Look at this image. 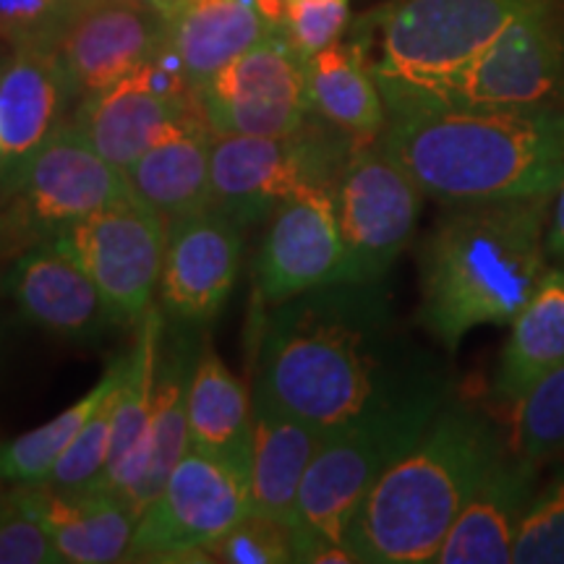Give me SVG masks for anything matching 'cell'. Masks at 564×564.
I'll use <instances>...</instances> for the list:
<instances>
[{"label": "cell", "mask_w": 564, "mask_h": 564, "mask_svg": "<svg viewBox=\"0 0 564 564\" xmlns=\"http://www.w3.org/2000/svg\"><path fill=\"white\" fill-rule=\"evenodd\" d=\"M79 0H0V45L55 47Z\"/></svg>", "instance_id": "cell-36"}, {"label": "cell", "mask_w": 564, "mask_h": 564, "mask_svg": "<svg viewBox=\"0 0 564 564\" xmlns=\"http://www.w3.org/2000/svg\"><path fill=\"white\" fill-rule=\"evenodd\" d=\"M423 199L379 137L356 139L335 192L345 282H379L411 243Z\"/></svg>", "instance_id": "cell-9"}, {"label": "cell", "mask_w": 564, "mask_h": 564, "mask_svg": "<svg viewBox=\"0 0 564 564\" xmlns=\"http://www.w3.org/2000/svg\"><path fill=\"white\" fill-rule=\"evenodd\" d=\"M76 100L55 47H13L0 61V171L37 152Z\"/></svg>", "instance_id": "cell-20"}, {"label": "cell", "mask_w": 564, "mask_h": 564, "mask_svg": "<svg viewBox=\"0 0 564 564\" xmlns=\"http://www.w3.org/2000/svg\"><path fill=\"white\" fill-rule=\"evenodd\" d=\"M167 37V21L150 6L126 0H79L63 26L61 55L79 100L110 89L147 61Z\"/></svg>", "instance_id": "cell-16"}, {"label": "cell", "mask_w": 564, "mask_h": 564, "mask_svg": "<svg viewBox=\"0 0 564 564\" xmlns=\"http://www.w3.org/2000/svg\"><path fill=\"white\" fill-rule=\"evenodd\" d=\"M126 358H129V352L112 358L100 382L61 415H55L53 421L0 444V484H45L55 463L66 453L68 444L76 440L89 415L97 411L110 387L123 377Z\"/></svg>", "instance_id": "cell-30"}, {"label": "cell", "mask_w": 564, "mask_h": 564, "mask_svg": "<svg viewBox=\"0 0 564 564\" xmlns=\"http://www.w3.org/2000/svg\"><path fill=\"white\" fill-rule=\"evenodd\" d=\"M554 196L460 204L421 251V322L447 350L474 329L512 324L546 274Z\"/></svg>", "instance_id": "cell-3"}, {"label": "cell", "mask_w": 564, "mask_h": 564, "mask_svg": "<svg viewBox=\"0 0 564 564\" xmlns=\"http://www.w3.org/2000/svg\"><path fill=\"white\" fill-rule=\"evenodd\" d=\"M188 449L225 460L251 478L253 400L217 356L209 333H204L188 390Z\"/></svg>", "instance_id": "cell-25"}, {"label": "cell", "mask_w": 564, "mask_h": 564, "mask_svg": "<svg viewBox=\"0 0 564 564\" xmlns=\"http://www.w3.org/2000/svg\"><path fill=\"white\" fill-rule=\"evenodd\" d=\"M253 282L267 306H280L301 293L345 282V246L335 192L306 188L278 204L253 262Z\"/></svg>", "instance_id": "cell-13"}, {"label": "cell", "mask_w": 564, "mask_h": 564, "mask_svg": "<svg viewBox=\"0 0 564 564\" xmlns=\"http://www.w3.org/2000/svg\"><path fill=\"white\" fill-rule=\"evenodd\" d=\"M13 259H17V253H13L9 230H6L3 223V209H0V264H11Z\"/></svg>", "instance_id": "cell-39"}, {"label": "cell", "mask_w": 564, "mask_h": 564, "mask_svg": "<svg viewBox=\"0 0 564 564\" xmlns=\"http://www.w3.org/2000/svg\"><path fill=\"white\" fill-rule=\"evenodd\" d=\"M319 118V116H316ZM312 112L288 137H212V209L241 228L270 220L280 202L306 188L337 192L352 137Z\"/></svg>", "instance_id": "cell-7"}, {"label": "cell", "mask_w": 564, "mask_h": 564, "mask_svg": "<svg viewBox=\"0 0 564 564\" xmlns=\"http://www.w3.org/2000/svg\"><path fill=\"white\" fill-rule=\"evenodd\" d=\"M564 366V272L546 270L531 299L512 319L499 356L494 390L502 400L525 394L535 382Z\"/></svg>", "instance_id": "cell-29"}, {"label": "cell", "mask_w": 564, "mask_h": 564, "mask_svg": "<svg viewBox=\"0 0 564 564\" xmlns=\"http://www.w3.org/2000/svg\"><path fill=\"white\" fill-rule=\"evenodd\" d=\"M241 230L212 207L167 223L158 288L162 314L207 327L223 312L241 267Z\"/></svg>", "instance_id": "cell-17"}, {"label": "cell", "mask_w": 564, "mask_h": 564, "mask_svg": "<svg viewBox=\"0 0 564 564\" xmlns=\"http://www.w3.org/2000/svg\"><path fill=\"white\" fill-rule=\"evenodd\" d=\"M165 21L167 45L194 89L257 42L280 32L259 9V0H178Z\"/></svg>", "instance_id": "cell-24"}, {"label": "cell", "mask_w": 564, "mask_h": 564, "mask_svg": "<svg viewBox=\"0 0 564 564\" xmlns=\"http://www.w3.org/2000/svg\"><path fill=\"white\" fill-rule=\"evenodd\" d=\"M251 512V478L188 449L141 512L126 562H207V549Z\"/></svg>", "instance_id": "cell-10"}, {"label": "cell", "mask_w": 564, "mask_h": 564, "mask_svg": "<svg viewBox=\"0 0 564 564\" xmlns=\"http://www.w3.org/2000/svg\"><path fill=\"white\" fill-rule=\"evenodd\" d=\"M212 129L183 118L126 171L131 192L167 223L212 207Z\"/></svg>", "instance_id": "cell-23"}, {"label": "cell", "mask_w": 564, "mask_h": 564, "mask_svg": "<svg viewBox=\"0 0 564 564\" xmlns=\"http://www.w3.org/2000/svg\"><path fill=\"white\" fill-rule=\"evenodd\" d=\"M560 82L562 47L546 19V6L539 3L520 13L434 108H541L556 95Z\"/></svg>", "instance_id": "cell-15"}, {"label": "cell", "mask_w": 564, "mask_h": 564, "mask_svg": "<svg viewBox=\"0 0 564 564\" xmlns=\"http://www.w3.org/2000/svg\"><path fill=\"white\" fill-rule=\"evenodd\" d=\"M348 17V0H282L280 32L301 58L312 61L340 40Z\"/></svg>", "instance_id": "cell-37"}, {"label": "cell", "mask_w": 564, "mask_h": 564, "mask_svg": "<svg viewBox=\"0 0 564 564\" xmlns=\"http://www.w3.org/2000/svg\"><path fill=\"white\" fill-rule=\"evenodd\" d=\"M312 116L324 118L352 139L379 137L387 105L361 40L333 42L306 66Z\"/></svg>", "instance_id": "cell-28"}, {"label": "cell", "mask_w": 564, "mask_h": 564, "mask_svg": "<svg viewBox=\"0 0 564 564\" xmlns=\"http://www.w3.org/2000/svg\"><path fill=\"white\" fill-rule=\"evenodd\" d=\"M24 486L63 564L126 562L139 514L121 494L110 489L66 494L47 484Z\"/></svg>", "instance_id": "cell-22"}, {"label": "cell", "mask_w": 564, "mask_h": 564, "mask_svg": "<svg viewBox=\"0 0 564 564\" xmlns=\"http://www.w3.org/2000/svg\"><path fill=\"white\" fill-rule=\"evenodd\" d=\"M207 562L225 564H282L293 562L291 525L264 514L249 512L238 525H232L223 539H217L207 552Z\"/></svg>", "instance_id": "cell-35"}, {"label": "cell", "mask_w": 564, "mask_h": 564, "mask_svg": "<svg viewBox=\"0 0 564 564\" xmlns=\"http://www.w3.org/2000/svg\"><path fill=\"white\" fill-rule=\"evenodd\" d=\"M0 564H63L24 484L0 489Z\"/></svg>", "instance_id": "cell-33"}, {"label": "cell", "mask_w": 564, "mask_h": 564, "mask_svg": "<svg viewBox=\"0 0 564 564\" xmlns=\"http://www.w3.org/2000/svg\"><path fill=\"white\" fill-rule=\"evenodd\" d=\"M162 327H165V314H162L160 306H152L137 322V340L131 345L121 387H118L116 415H112L110 460L102 489L121 494L123 499L129 497V491L141 474L147 436H150L154 373H158Z\"/></svg>", "instance_id": "cell-27"}, {"label": "cell", "mask_w": 564, "mask_h": 564, "mask_svg": "<svg viewBox=\"0 0 564 564\" xmlns=\"http://www.w3.org/2000/svg\"><path fill=\"white\" fill-rule=\"evenodd\" d=\"M379 141L429 199L484 204L554 196L564 183V110L405 108Z\"/></svg>", "instance_id": "cell-2"}, {"label": "cell", "mask_w": 564, "mask_h": 564, "mask_svg": "<svg viewBox=\"0 0 564 564\" xmlns=\"http://www.w3.org/2000/svg\"><path fill=\"white\" fill-rule=\"evenodd\" d=\"M6 53H9V47H3V45H0V61H3V55Z\"/></svg>", "instance_id": "cell-41"}, {"label": "cell", "mask_w": 564, "mask_h": 564, "mask_svg": "<svg viewBox=\"0 0 564 564\" xmlns=\"http://www.w3.org/2000/svg\"><path fill=\"white\" fill-rule=\"evenodd\" d=\"M544 0H400L377 13L379 55L371 63L387 112L442 105L520 13Z\"/></svg>", "instance_id": "cell-6"}, {"label": "cell", "mask_w": 564, "mask_h": 564, "mask_svg": "<svg viewBox=\"0 0 564 564\" xmlns=\"http://www.w3.org/2000/svg\"><path fill=\"white\" fill-rule=\"evenodd\" d=\"M0 288L26 324L74 345H95L129 324L102 288L53 241L21 251L6 267Z\"/></svg>", "instance_id": "cell-14"}, {"label": "cell", "mask_w": 564, "mask_h": 564, "mask_svg": "<svg viewBox=\"0 0 564 564\" xmlns=\"http://www.w3.org/2000/svg\"><path fill=\"white\" fill-rule=\"evenodd\" d=\"M306 66L285 34H270L196 89L204 121L212 133L288 137L299 131L312 112Z\"/></svg>", "instance_id": "cell-12"}, {"label": "cell", "mask_w": 564, "mask_h": 564, "mask_svg": "<svg viewBox=\"0 0 564 564\" xmlns=\"http://www.w3.org/2000/svg\"><path fill=\"white\" fill-rule=\"evenodd\" d=\"M192 116L204 118L199 95L194 102L167 100L147 84L141 68L110 89L84 97L74 110V121L91 147L123 173L175 123Z\"/></svg>", "instance_id": "cell-21"}, {"label": "cell", "mask_w": 564, "mask_h": 564, "mask_svg": "<svg viewBox=\"0 0 564 564\" xmlns=\"http://www.w3.org/2000/svg\"><path fill=\"white\" fill-rule=\"evenodd\" d=\"M514 453L535 465L564 453V366L514 400Z\"/></svg>", "instance_id": "cell-31"}, {"label": "cell", "mask_w": 564, "mask_h": 564, "mask_svg": "<svg viewBox=\"0 0 564 564\" xmlns=\"http://www.w3.org/2000/svg\"><path fill=\"white\" fill-rule=\"evenodd\" d=\"M499 449V436L484 415L442 408L364 499L348 531L356 562H434Z\"/></svg>", "instance_id": "cell-4"}, {"label": "cell", "mask_w": 564, "mask_h": 564, "mask_svg": "<svg viewBox=\"0 0 564 564\" xmlns=\"http://www.w3.org/2000/svg\"><path fill=\"white\" fill-rule=\"evenodd\" d=\"M131 196L126 173L91 147L74 116L37 152L0 171V209L17 257Z\"/></svg>", "instance_id": "cell-8"}, {"label": "cell", "mask_w": 564, "mask_h": 564, "mask_svg": "<svg viewBox=\"0 0 564 564\" xmlns=\"http://www.w3.org/2000/svg\"><path fill=\"white\" fill-rule=\"evenodd\" d=\"M126 3H139V6H150V9H154V11H160L162 17H167V13H171L173 9H175V3H178V0H126Z\"/></svg>", "instance_id": "cell-40"}, {"label": "cell", "mask_w": 564, "mask_h": 564, "mask_svg": "<svg viewBox=\"0 0 564 564\" xmlns=\"http://www.w3.org/2000/svg\"><path fill=\"white\" fill-rule=\"evenodd\" d=\"M207 327L165 316L160 335L158 373H154L152 423L147 436L141 474L126 497L139 514L150 507L165 486L171 470L188 453V390Z\"/></svg>", "instance_id": "cell-19"}, {"label": "cell", "mask_w": 564, "mask_h": 564, "mask_svg": "<svg viewBox=\"0 0 564 564\" xmlns=\"http://www.w3.org/2000/svg\"><path fill=\"white\" fill-rule=\"evenodd\" d=\"M447 403L440 377L390 405L329 429L316 449L291 518L293 562H356L348 531L373 484L405 455Z\"/></svg>", "instance_id": "cell-5"}, {"label": "cell", "mask_w": 564, "mask_h": 564, "mask_svg": "<svg viewBox=\"0 0 564 564\" xmlns=\"http://www.w3.org/2000/svg\"><path fill=\"white\" fill-rule=\"evenodd\" d=\"M379 282H335L272 306L253 400L329 432L436 379L394 337Z\"/></svg>", "instance_id": "cell-1"}, {"label": "cell", "mask_w": 564, "mask_h": 564, "mask_svg": "<svg viewBox=\"0 0 564 564\" xmlns=\"http://www.w3.org/2000/svg\"><path fill=\"white\" fill-rule=\"evenodd\" d=\"M546 251L554 259H564V183L554 194V207L549 212V230H546Z\"/></svg>", "instance_id": "cell-38"}, {"label": "cell", "mask_w": 564, "mask_h": 564, "mask_svg": "<svg viewBox=\"0 0 564 564\" xmlns=\"http://www.w3.org/2000/svg\"><path fill=\"white\" fill-rule=\"evenodd\" d=\"M51 241L89 274L129 324L154 306L167 249V220L131 199L70 223Z\"/></svg>", "instance_id": "cell-11"}, {"label": "cell", "mask_w": 564, "mask_h": 564, "mask_svg": "<svg viewBox=\"0 0 564 564\" xmlns=\"http://www.w3.org/2000/svg\"><path fill=\"white\" fill-rule=\"evenodd\" d=\"M539 465L499 449L436 554L440 564H510L535 497Z\"/></svg>", "instance_id": "cell-18"}, {"label": "cell", "mask_w": 564, "mask_h": 564, "mask_svg": "<svg viewBox=\"0 0 564 564\" xmlns=\"http://www.w3.org/2000/svg\"><path fill=\"white\" fill-rule=\"evenodd\" d=\"M324 434L299 415L253 400L251 512L291 525L301 484Z\"/></svg>", "instance_id": "cell-26"}, {"label": "cell", "mask_w": 564, "mask_h": 564, "mask_svg": "<svg viewBox=\"0 0 564 564\" xmlns=\"http://www.w3.org/2000/svg\"><path fill=\"white\" fill-rule=\"evenodd\" d=\"M126 361H129V358H126ZM121 379L110 387V392L105 394L102 403L97 405V411L89 415V421L84 423V429L76 434V440L68 444L66 453H63L61 460L55 463L53 474L47 476L45 481L51 489L76 494L102 489L105 486V474H108L110 460L112 415H116Z\"/></svg>", "instance_id": "cell-32"}, {"label": "cell", "mask_w": 564, "mask_h": 564, "mask_svg": "<svg viewBox=\"0 0 564 564\" xmlns=\"http://www.w3.org/2000/svg\"><path fill=\"white\" fill-rule=\"evenodd\" d=\"M512 562L564 564V470L535 491Z\"/></svg>", "instance_id": "cell-34"}]
</instances>
